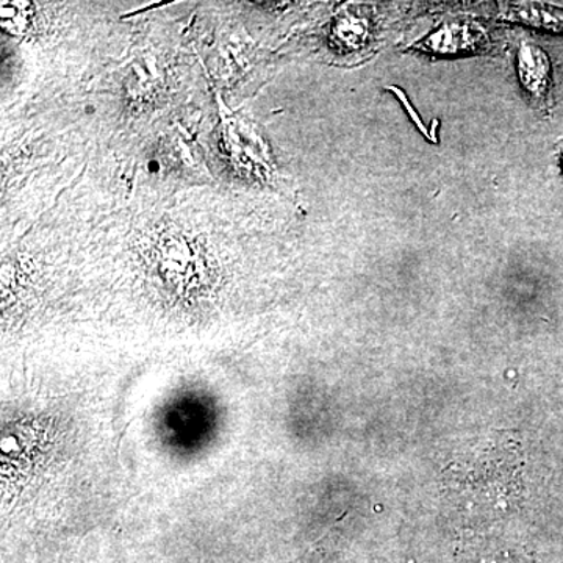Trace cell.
I'll list each match as a JSON object with an SVG mask.
<instances>
[{
  "label": "cell",
  "instance_id": "6da1fadb",
  "mask_svg": "<svg viewBox=\"0 0 563 563\" xmlns=\"http://www.w3.org/2000/svg\"><path fill=\"white\" fill-rule=\"evenodd\" d=\"M518 73L525 90L536 99L544 102L550 92L551 66L548 55L539 46L525 43L518 52Z\"/></svg>",
  "mask_w": 563,
  "mask_h": 563
},
{
  "label": "cell",
  "instance_id": "3957f363",
  "mask_svg": "<svg viewBox=\"0 0 563 563\" xmlns=\"http://www.w3.org/2000/svg\"><path fill=\"white\" fill-rule=\"evenodd\" d=\"M562 165H563V143H562Z\"/></svg>",
  "mask_w": 563,
  "mask_h": 563
},
{
  "label": "cell",
  "instance_id": "7a4b0ae2",
  "mask_svg": "<svg viewBox=\"0 0 563 563\" xmlns=\"http://www.w3.org/2000/svg\"><path fill=\"white\" fill-rule=\"evenodd\" d=\"M481 41H483V31L474 27L473 24H446L424 41V47L440 54L444 52L453 54V52L473 49Z\"/></svg>",
  "mask_w": 563,
  "mask_h": 563
}]
</instances>
